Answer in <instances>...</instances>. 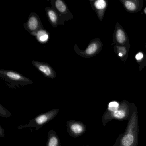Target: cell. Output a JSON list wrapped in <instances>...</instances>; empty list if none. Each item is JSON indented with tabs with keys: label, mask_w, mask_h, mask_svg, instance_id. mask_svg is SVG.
I'll use <instances>...</instances> for the list:
<instances>
[{
	"label": "cell",
	"mask_w": 146,
	"mask_h": 146,
	"mask_svg": "<svg viewBox=\"0 0 146 146\" xmlns=\"http://www.w3.org/2000/svg\"><path fill=\"white\" fill-rule=\"evenodd\" d=\"M143 12H144V13H145V14H146V7L144 8V10H143Z\"/></svg>",
	"instance_id": "obj_20"
},
{
	"label": "cell",
	"mask_w": 146,
	"mask_h": 146,
	"mask_svg": "<svg viewBox=\"0 0 146 146\" xmlns=\"http://www.w3.org/2000/svg\"><path fill=\"white\" fill-rule=\"evenodd\" d=\"M24 27L31 35L40 30L44 29L39 16L35 12L29 15L27 22L24 23Z\"/></svg>",
	"instance_id": "obj_7"
},
{
	"label": "cell",
	"mask_w": 146,
	"mask_h": 146,
	"mask_svg": "<svg viewBox=\"0 0 146 146\" xmlns=\"http://www.w3.org/2000/svg\"><path fill=\"white\" fill-rule=\"evenodd\" d=\"M113 41L115 46H124L130 45L129 40L122 26L117 23L113 35Z\"/></svg>",
	"instance_id": "obj_8"
},
{
	"label": "cell",
	"mask_w": 146,
	"mask_h": 146,
	"mask_svg": "<svg viewBox=\"0 0 146 146\" xmlns=\"http://www.w3.org/2000/svg\"><path fill=\"white\" fill-rule=\"evenodd\" d=\"M103 44L100 38H95L90 42L88 47L84 50H81L77 44L73 49L77 54L85 58H90L97 55L101 51Z\"/></svg>",
	"instance_id": "obj_3"
},
{
	"label": "cell",
	"mask_w": 146,
	"mask_h": 146,
	"mask_svg": "<svg viewBox=\"0 0 146 146\" xmlns=\"http://www.w3.org/2000/svg\"><path fill=\"white\" fill-rule=\"evenodd\" d=\"M46 146H61L59 138L54 131H50L48 133Z\"/></svg>",
	"instance_id": "obj_16"
},
{
	"label": "cell",
	"mask_w": 146,
	"mask_h": 146,
	"mask_svg": "<svg viewBox=\"0 0 146 146\" xmlns=\"http://www.w3.org/2000/svg\"><path fill=\"white\" fill-rule=\"evenodd\" d=\"M32 64L45 77L55 79L56 77V72L49 64L36 60H33Z\"/></svg>",
	"instance_id": "obj_9"
},
{
	"label": "cell",
	"mask_w": 146,
	"mask_h": 146,
	"mask_svg": "<svg viewBox=\"0 0 146 146\" xmlns=\"http://www.w3.org/2000/svg\"><path fill=\"white\" fill-rule=\"evenodd\" d=\"M145 55H146V54H145Z\"/></svg>",
	"instance_id": "obj_21"
},
{
	"label": "cell",
	"mask_w": 146,
	"mask_h": 146,
	"mask_svg": "<svg viewBox=\"0 0 146 146\" xmlns=\"http://www.w3.org/2000/svg\"><path fill=\"white\" fill-rule=\"evenodd\" d=\"M0 135L1 137L5 136V133H4V130L3 129H2L1 126V130H0Z\"/></svg>",
	"instance_id": "obj_19"
},
{
	"label": "cell",
	"mask_w": 146,
	"mask_h": 146,
	"mask_svg": "<svg viewBox=\"0 0 146 146\" xmlns=\"http://www.w3.org/2000/svg\"><path fill=\"white\" fill-rule=\"evenodd\" d=\"M67 126L69 134L73 137H78L82 135L86 131L85 125L78 121H67Z\"/></svg>",
	"instance_id": "obj_10"
},
{
	"label": "cell",
	"mask_w": 146,
	"mask_h": 146,
	"mask_svg": "<svg viewBox=\"0 0 146 146\" xmlns=\"http://www.w3.org/2000/svg\"><path fill=\"white\" fill-rule=\"evenodd\" d=\"M58 112V109H55L40 114L31 120L28 124L21 125L19 126V128L22 129L27 127H35L36 130H39L41 127L52 119L57 115Z\"/></svg>",
	"instance_id": "obj_5"
},
{
	"label": "cell",
	"mask_w": 146,
	"mask_h": 146,
	"mask_svg": "<svg viewBox=\"0 0 146 146\" xmlns=\"http://www.w3.org/2000/svg\"><path fill=\"white\" fill-rule=\"evenodd\" d=\"M131 45L124 46H115L113 50L118 57L123 62L127 61Z\"/></svg>",
	"instance_id": "obj_13"
},
{
	"label": "cell",
	"mask_w": 146,
	"mask_h": 146,
	"mask_svg": "<svg viewBox=\"0 0 146 146\" xmlns=\"http://www.w3.org/2000/svg\"><path fill=\"white\" fill-rule=\"evenodd\" d=\"M119 104L116 101H113L108 104V110L110 111L113 112L118 109Z\"/></svg>",
	"instance_id": "obj_18"
},
{
	"label": "cell",
	"mask_w": 146,
	"mask_h": 146,
	"mask_svg": "<svg viewBox=\"0 0 146 146\" xmlns=\"http://www.w3.org/2000/svg\"><path fill=\"white\" fill-rule=\"evenodd\" d=\"M138 122L137 111H134L128 123L125 133L119 141V146H136L138 140Z\"/></svg>",
	"instance_id": "obj_1"
},
{
	"label": "cell",
	"mask_w": 146,
	"mask_h": 146,
	"mask_svg": "<svg viewBox=\"0 0 146 146\" xmlns=\"http://www.w3.org/2000/svg\"><path fill=\"white\" fill-rule=\"evenodd\" d=\"M32 36H35L38 42L42 44L46 43L49 40V33L44 29L40 30Z\"/></svg>",
	"instance_id": "obj_15"
},
{
	"label": "cell",
	"mask_w": 146,
	"mask_h": 146,
	"mask_svg": "<svg viewBox=\"0 0 146 146\" xmlns=\"http://www.w3.org/2000/svg\"><path fill=\"white\" fill-rule=\"evenodd\" d=\"M135 58L137 62L140 65L139 70L141 71L144 67L146 66V55L143 52H140L136 54Z\"/></svg>",
	"instance_id": "obj_17"
},
{
	"label": "cell",
	"mask_w": 146,
	"mask_h": 146,
	"mask_svg": "<svg viewBox=\"0 0 146 146\" xmlns=\"http://www.w3.org/2000/svg\"><path fill=\"white\" fill-rule=\"evenodd\" d=\"M120 1L126 11L131 13L138 12L143 6V0H120Z\"/></svg>",
	"instance_id": "obj_12"
},
{
	"label": "cell",
	"mask_w": 146,
	"mask_h": 146,
	"mask_svg": "<svg viewBox=\"0 0 146 146\" xmlns=\"http://www.w3.org/2000/svg\"><path fill=\"white\" fill-rule=\"evenodd\" d=\"M52 8L57 12L59 18V25H64L65 23L73 18L66 3L63 0H51Z\"/></svg>",
	"instance_id": "obj_4"
},
{
	"label": "cell",
	"mask_w": 146,
	"mask_h": 146,
	"mask_svg": "<svg viewBox=\"0 0 146 146\" xmlns=\"http://www.w3.org/2000/svg\"><path fill=\"white\" fill-rule=\"evenodd\" d=\"M92 9L95 12L100 21L104 18L108 3L105 0H89Z\"/></svg>",
	"instance_id": "obj_11"
},
{
	"label": "cell",
	"mask_w": 146,
	"mask_h": 146,
	"mask_svg": "<svg viewBox=\"0 0 146 146\" xmlns=\"http://www.w3.org/2000/svg\"><path fill=\"white\" fill-rule=\"evenodd\" d=\"M45 10L49 23L53 28H56L59 25V18L57 12L52 7H46L45 8Z\"/></svg>",
	"instance_id": "obj_14"
},
{
	"label": "cell",
	"mask_w": 146,
	"mask_h": 146,
	"mask_svg": "<svg viewBox=\"0 0 146 146\" xmlns=\"http://www.w3.org/2000/svg\"><path fill=\"white\" fill-rule=\"evenodd\" d=\"M129 114V110L128 104L123 102L119 104L118 109L111 112L108 110L103 117V125L113 119H124L127 118Z\"/></svg>",
	"instance_id": "obj_6"
},
{
	"label": "cell",
	"mask_w": 146,
	"mask_h": 146,
	"mask_svg": "<svg viewBox=\"0 0 146 146\" xmlns=\"http://www.w3.org/2000/svg\"><path fill=\"white\" fill-rule=\"evenodd\" d=\"M0 77L5 81L10 88L21 87L31 84L32 80L23 76L22 74L11 70H0Z\"/></svg>",
	"instance_id": "obj_2"
}]
</instances>
